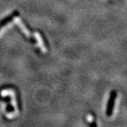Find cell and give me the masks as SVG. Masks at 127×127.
Listing matches in <instances>:
<instances>
[{"instance_id": "7a4b0ae2", "label": "cell", "mask_w": 127, "mask_h": 127, "mask_svg": "<svg viewBox=\"0 0 127 127\" xmlns=\"http://www.w3.org/2000/svg\"><path fill=\"white\" fill-rule=\"evenodd\" d=\"M18 11H15L13 14H10L9 16H8L6 18H4V19L0 22V30L4 27V26H5L6 24H8L10 21H11L14 18H16V16H18Z\"/></svg>"}, {"instance_id": "3957f363", "label": "cell", "mask_w": 127, "mask_h": 127, "mask_svg": "<svg viewBox=\"0 0 127 127\" xmlns=\"http://www.w3.org/2000/svg\"><path fill=\"white\" fill-rule=\"evenodd\" d=\"M16 22L18 23L19 26L21 28V29L23 30V32H24V33H25V34H26L27 36H29V35H30V32L28 31L27 30V28L25 27V26L23 25V23H21V21L19 19H17V20H16Z\"/></svg>"}, {"instance_id": "277c9868", "label": "cell", "mask_w": 127, "mask_h": 127, "mask_svg": "<svg viewBox=\"0 0 127 127\" xmlns=\"http://www.w3.org/2000/svg\"><path fill=\"white\" fill-rule=\"evenodd\" d=\"M35 36H36V38L37 41H38V42H39V45H40L41 47V49L42 51H45V46H44V44H43V42H42V39H41V36L37 33V32H35Z\"/></svg>"}, {"instance_id": "6da1fadb", "label": "cell", "mask_w": 127, "mask_h": 127, "mask_svg": "<svg viewBox=\"0 0 127 127\" xmlns=\"http://www.w3.org/2000/svg\"><path fill=\"white\" fill-rule=\"evenodd\" d=\"M116 98H117V92L115 91H111L106 107V115L107 117H111L113 114Z\"/></svg>"}]
</instances>
